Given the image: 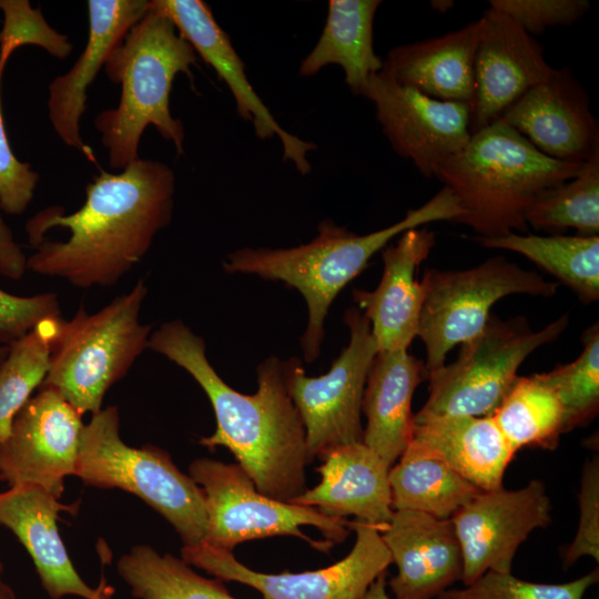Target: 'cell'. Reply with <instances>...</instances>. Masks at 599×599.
Listing matches in <instances>:
<instances>
[{"mask_svg": "<svg viewBox=\"0 0 599 599\" xmlns=\"http://www.w3.org/2000/svg\"><path fill=\"white\" fill-rule=\"evenodd\" d=\"M175 175L165 163L139 159L120 173L101 170L73 213L39 211L26 223L34 253L27 270L79 288L118 283L172 220Z\"/></svg>", "mask_w": 599, "mask_h": 599, "instance_id": "cell-1", "label": "cell"}, {"mask_svg": "<svg viewBox=\"0 0 599 599\" xmlns=\"http://www.w3.org/2000/svg\"><path fill=\"white\" fill-rule=\"evenodd\" d=\"M148 348L186 370L213 407L216 429L200 444L226 447L256 489L291 502L306 490L309 463L305 429L288 389V359L268 357L257 366V392L242 394L215 372L206 357L204 339L181 319L151 333Z\"/></svg>", "mask_w": 599, "mask_h": 599, "instance_id": "cell-2", "label": "cell"}, {"mask_svg": "<svg viewBox=\"0 0 599 599\" xmlns=\"http://www.w3.org/2000/svg\"><path fill=\"white\" fill-rule=\"evenodd\" d=\"M460 214L455 195L444 186L425 204L383 230L359 235L325 219L309 243L290 248L245 247L227 254L223 267L231 274L281 281L303 295L308 319L301 346L304 359L312 363L319 356L324 322L333 301L366 268L370 257L407 230L435 221L455 222Z\"/></svg>", "mask_w": 599, "mask_h": 599, "instance_id": "cell-3", "label": "cell"}, {"mask_svg": "<svg viewBox=\"0 0 599 599\" xmlns=\"http://www.w3.org/2000/svg\"><path fill=\"white\" fill-rule=\"evenodd\" d=\"M586 163L551 159L512 128L497 120L471 134L436 177L455 195V220L479 236L528 232L526 214L547 189L576 177Z\"/></svg>", "mask_w": 599, "mask_h": 599, "instance_id": "cell-4", "label": "cell"}, {"mask_svg": "<svg viewBox=\"0 0 599 599\" xmlns=\"http://www.w3.org/2000/svg\"><path fill=\"white\" fill-rule=\"evenodd\" d=\"M196 52L164 14L150 9L109 55L104 70L121 85L116 108L101 111L94 125L108 151L109 164L122 171L139 160L141 136L149 125L184 152V128L170 110L177 73L192 78Z\"/></svg>", "mask_w": 599, "mask_h": 599, "instance_id": "cell-5", "label": "cell"}, {"mask_svg": "<svg viewBox=\"0 0 599 599\" xmlns=\"http://www.w3.org/2000/svg\"><path fill=\"white\" fill-rule=\"evenodd\" d=\"M85 485L129 491L164 517L179 534L182 549L204 544L207 519L202 488L155 446H128L120 436L115 406L84 424L74 468Z\"/></svg>", "mask_w": 599, "mask_h": 599, "instance_id": "cell-6", "label": "cell"}, {"mask_svg": "<svg viewBox=\"0 0 599 599\" xmlns=\"http://www.w3.org/2000/svg\"><path fill=\"white\" fill-rule=\"evenodd\" d=\"M146 294L139 280L95 313L80 306L70 319L62 318L40 387L57 390L81 416L99 413L109 388L148 348L152 327L140 321Z\"/></svg>", "mask_w": 599, "mask_h": 599, "instance_id": "cell-7", "label": "cell"}, {"mask_svg": "<svg viewBox=\"0 0 599 599\" xmlns=\"http://www.w3.org/2000/svg\"><path fill=\"white\" fill-rule=\"evenodd\" d=\"M189 476L202 488L206 508L203 545L232 551L238 544L271 536H296L328 550L349 534L351 521L318 509L261 494L238 464L193 460Z\"/></svg>", "mask_w": 599, "mask_h": 599, "instance_id": "cell-8", "label": "cell"}, {"mask_svg": "<svg viewBox=\"0 0 599 599\" xmlns=\"http://www.w3.org/2000/svg\"><path fill=\"white\" fill-rule=\"evenodd\" d=\"M565 314L541 329L522 316L502 321L490 315L485 328L461 344L460 354L427 375L428 399L419 416H493L537 348L556 341L568 327Z\"/></svg>", "mask_w": 599, "mask_h": 599, "instance_id": "cell-9", "label": "cell"}, {"mask_svg": "<svg viewBox=\"0 0 599 599\" xmlns=\"http://www.w3.org/2000/svg\"><path fill=\"white\" fill-rule=\"evenodd\" d=\"M420 284L423 306L417 336L426 351V375L445 365L450 349L485 328L490 309L499 300L511 294L549 297L558 287L557 282L502 256L468 270H427Z\"/></svg>", "mask_w": 599, "mask_h": 599, "instance_id": "cell-10", "label": "cell"}, {"mask_svg": "<svg viewBox=\"0 0 599 599\" xmlns=\"http://www.w3.org/2000/svg\"><path fill=\"white\" fill-rule=\"evenodd\" d=\"M344 321L349 342L326 374L307 376L301 361L288 359L290 395L305 429L309 463L331 447L363 441V396L378 349L358 308H348Z\"/></svg>", "mask_w": 599, "mask_h": 599, "instance_id": "cell-11", "label": "cell"}, {"mask_svg": "<svg viewBox=\"0 0 599 599\" xmlns=\"http://www.w3.org/2000/svg\"><path fill=\"white\" fill-rule=\"evenodd\" d=\"M356 534L347 556L323 569L266 573L240 562L232 551L202 545L182 549V559L222 581H236L256 589L263 599H361L392 561L380 531L362 521H351Z\"/></svg>", "mask_w": 599, "mask_h": 599, "instance_id": "cell-12", "label": "cell"}, {"mask_svg": "<svg viewBox=\"0 0 599 599\" xmlns=\"http://www.w3.org/2000/svg\"><path fill=\"white\" fill-rule=\"evenodd\" d=\"M362 97L374 103L394 151L409 159L425 177L436 176L470 140L468 104L433 99L397 83L382 70L369 78Z\"/></svg>", "mask_w": 599, "mask_h": 599, "instance_id": "cell-13", "label": "cell"}, {"mask_svg": "<svg viewBox=\"0 0 599 599\" xmlns=\"http://www.w3.org/2000/svg\"><path fill=\"white\" fill-rule=\"evenodd\" d=\"M551 501L545 484L480 491L450 519L463 554L460 581L468 586L488 570L511 572L519 546L537 528L551 522Z\"/></svg>", "mask_w": 599, "mask_h": 599, "instance_id": "cell-14", "label": "cell"}, {"mask_svg": "<svg viewBox=\"0 0 599 599\" xmlns=\"http://www.w3.org/2000/svg\"><path fill=\"white\" fill-rule=\"evenodd\" d=\"M82 416L54 389L40 387L13 418L0 444V480L32 485L61 497L74 475Z\"/></svg>", "mask_w": 599, "mask_h": 599, "instance_id": "cell-15", "label": "cell"}, {"mask_svg": "<svg viewBox=\"0 0 599 599\" xmlns=\"http://www.w3.org/2000/svg\"><path fill=\"white\" fill-rule=\"evenodd\" d=\"M474 60L471 134L499 120L525 92L551 77L544 48L507 14L488 8L480 18Z\"/></svg>", "mask_w": 599, "mask_h": 599, "instance_id": "cell-16", "label": "cell"}, {"mask_svg": "<svg viewBox=\"0 0 599 599\" xmlns=\"http://www.w3.org/2000/svg\"><path fill=\"white\" fill-rule=\"evenodd\" d=\"M499 121L547 156L586 163L599 154V129L589 97L568 68L525 92Z\"/></svg>", "mask_w": 599, "mask_h": 599, "instance_id": "cell-17", "label": "cell"}, {"mask_svg": "<svg viewBox=\"0 0 599 599\" xmlns=\"http://www.w3.org/2000/svg\"><path fill=\"white\" fill-rule=\"evenodd\" d=\"M150 9L167 17L194 51L210 64L230 88L238 114L251 121L261 140L276 135L283 145L284 160L293 162L301 174L311 172L307 153L316 144L285 131L253 90L245 64L236 53L230 37L217 24L211 8L201 0H151Z\"/></svg>", "mask_w": 599, "mask_h": 599, "instance_id": "cell-18", "label": "cell"}, {"mask_svg": "<svg viewBox=\"0 0 599 599\" xmlns=\"http://www.w3.org/2000/svg\"><path fill=\"white\" fill-rule=\"evenodd\" d=\"M380 535L397 566L387 582L394 599H436L461 579L463 554L451 519L394 510Z\"/></svg>", "mask_w": 599, "mask_h": 599, "instance_id": "cell-19", "label": "cell"}, {"mask_svg": "<svg viewBox=\"0 0 599 599\" xmlns=\"http://www.w3.org/2000/svg\"><path fill=\"white\" fill-rule=\"evenodd\" d=\"M149 0H89V35L72 68L49 85L48 115L58 136L91 160L80 134L87 92L109 55L129 30L148 12Z\"/></svg>", "mask_w": 599, "mask_h": 599, "instance_id": "cell-20", "label": "cell"}, {"mask_svg": "<svg viewBox=\"0 0 599 599\" xmlns=\"http://www.w3.org/2000/svg\"><path fill=\"white\" fill-rule=\"evenodd\" d=\"M435 245V233L410 229L397 244L383 250L384 270L374 291L354 290L353 297L368 319L378 352L408 349L417 336L423 306L418 267Z\"/></svg>", "mask_w": 599, "mask_h": 599, "instance_id": "cell-21", "label": "cell"}, {"mask_svg": "<svg viewBox=\"0 0 599 599\" xmlns=\"http://www.w3.org/2000/svg\"><path fill=\"white\" fill-rule=\"evenodd\" d=\"M318 458L323 461L317 468L319 484L291 502L331 517L353 516L382 531L394 514L390 466L363 441L331 447Z\"/></svg>", "mask_w": 599, "mask_h": 599, "instance_id": "cell-22", "label": "cell"}, {"mask_svg": "<svg viewBox=\"0 0 599 599\" xmlns=\"http://www.w3.org/2000/svg\"><path fill=\"white\" fill-rule=\"evenodd\" d=\"M59 498L32 485L11 486L0 493V524L9 528L31 556L40 582L52 599L75 596L97 599L100 585L91 588L73 567L60 537L57 519L70 510Z\"/></svg>", "mask_w": 599, "mask_h": 599, "instance_id": "cell-23", "label": "cell"}, {"mask_svg": "<svg viewBox=\"0 0 599 599\" xmlns=\"http://www.w3.org/2000/svg\"><path fill=\"white\" fill-rule=\"evenodd\" d=\"M405 450L437 458L483 491L502 486L516 451L491 416L414 415Z\"/></svg>", "mask_w": 599, "mask_h": 599, "instance_id": "cell-24", "label": "cell"}, {"mask_svg": "<svg viewBox=\"0 0 599 599\" xmlns=\"http://www.w3.org/2000/svg\"><path fill=\"white\" fill-rule=\"evenodd\" d=\"M480 27L479 19L440 37L395 47L383 60L382 71L433 99L471 106Z\"/></svg>", "mask_w": 599, "mask_h": 599, "instance_id": "cell-25", "label": "cell"}, {"mask_svg": "<svg viewBox=\"0 0 599 599\" xmlns=\"http://www.w3.org/2000/svg\"><path fill=\"white\" fill-rule=\"evenodd\" d=\"M427 378L424 361L407 349L377 352L369 369L362 413L366 416L363 443L390 467L406 449L414 425L412 399Z\"/></svg>", "mask_w": 599, "mask_h": 599, "instance_id": "cell-26", "label": "cell"}, {"mask_svg": "<svg viewBox=\"0 0 599 599\" xmlns=\"http://www.w3.org/2000/svg\"><path fill=\"white\" fill-rule=\"evenodd\" d=\"M379 0H331L322 35L300 65L302 77H312L328 64L339 65L345 82L362 95L369 78L383 68L374 51V18Z\"/></svg>", "mask_w": 599, "mask_h": 599, "instance_id": "cell-27", "label": "cell"}, {"mask_svg": "<svg viewBox=\"0 0 599 599\" xmlns=\"http://www.w3.org/2000/svg\"><path fill=\"white\" fill-rule=\"evenodd\" d=\"M488 248L512 251L568 286L585 304L599 300V236L518 234L478 236Z\"/></svg>", "mask_w": 599, "mask_h": 599, "instance_id": "cell-28", "label": "cell"}, {"mask_svg": "<svg viewBox=\"0 0 599 599\" xmlns=\"http://www.w3.org/2000/svg\"><path fill=\"white\" fill-rule=\"evenodd\" d=\"M394 510L450 519L480 491L441 460L404 450L389 469Z\"/></svg>", "mask_w": 599, "mask_h": 599, "instance_id": "cell-29", "label": "cell"}, {"mask_svg": "<svg viewBox=\"0 0 599 599\" xmlns=\"http://www.w3.org/2000/svg\"><path fill=\"white\" fill-rule=\"evenodd\" d=\"M116 570L138 599H236L222 580L202 577L183 559L146 545L123 555Z\"/></svg>", "mask_w": 599, "mask_h": 599, "instance_id": "cell-30", "label": "cell"}, {"mask_svg": "<svg viewBox=\"0 0 599 599\" xmlns=\"http://www.w3.org/2000/svg\"><path fill=\"white\" fill-rule=\"evenodd\" d=\"M491 417L516 453L522 447L552 450L564 434L562 406L538 374L518 376Z\"/></svg>", "mask_w": 599, "mask_h": 599, "instance_id": "cell-31", "label": "cell"}, {"mask_svg": "<svg viewBox=\"0 0 599 599\" xmlns=\"http://www.w3.org/2000/svg\"><path fill=\"white\" fill-rule=\"evenodd\" d=\"M61 321V316L40 321L9 345L7 356L0 363V444L8 438L18 412L49 373Z\"/></svg>", "mask_w": 599, "mask_h": 599, "instance_id": "cell-32", "label": "cell"}, {"mask_svg": "<svg viewBox=\"0 0 599 599\" xmlns=\"http://www.w3.org/2000/svg\"><path fill=\"white\" fill-rule=\"evenodd\" d=\"M536 230L575 229L579 235L599 232V154L573 179L544 191L526 214Z\"/></svg>", "mask_w": 599, "mask_h": 599, "instance_id": "cell-33", "label": "cell"}, {"mask_svg": "<svg viewBox=\"0 0 599 599\" xmlns=\"http://www.w3.org/2000/svg\"><path fill=\"white\" fill-rule=\"evenodd\" d=\"M583 348L571 363L538 374L556 393L564 410V434L586 425L599 409V326L582 334Z\"/></svg>", "mask_w": 599, "mask_h": 599, "instance_id": "cell-34", "label": "cell"}, {"mask_svg": "<svg viewBox=\"0 0 599 599\" xmlns=\"http://www.w3.org/2000/svg\"><path fill=\"white\" fill-rule=\"evenodd\" d=\"M598 580V568L565 583L527 581L511 572L488 570L470 585L449 588L436 599H582Z\"/></svg>", "mask_w": 599, "mask_h": 599, "instance_id": "cell-35", "label": "cell"}, {"mask_svg": "<svg viewBox=\"0 0 599 599\" xmlns=\"http://www.w3.org/2000/svg\"><path fill=\"white\" fill-rule=\"evenodd\" d=\"M3 24L0 30V75L18 48L34 44L58 59L67 58L72 43L65 34L51 28L41 9H33L28 0H0Z\"/></svg>", "mask_w": 599, "mask_h": 599, "instance_id": "cell-36", "label": "cell"}, {"mask_svg": "<svg viewBox=\"0 0 599 599\" xmlns=\"http://www.w3.org/2000/svg\"><path fill=\"white\" fill-rule=\"evenodd\" d=\"M488 3L532 37L549 27L570 26L590 9L587 0H490Z\"/></svg>", "mask_w": 599, "mask_h": 599, "instance_id": "cell-37", "label": "cell"}, {"mask_svg": "<svg viewBox=\"0 0 599 599\" xmlns=\"http://www.w3.org/2000/svg\"><path fill=\"white\" fill-rule=\"evenodd\" d=\"M579 522L577 532L564 557L569 568L581 557L599 561V458L595 455L585 461L578 493Z\"/></svg>", "mask_w": 599, "mask_h": 599, "instance_id": "cell-38", "label": "cell"}, {"mask_svg": "<svg viewBox=\"0 0 599 599\" xmlns=\"http://www.w3.org/2000/svg\"><path fill=\"white\" fill-rule=\"evenodd\" d=\"M0 75V210L10 215L26 212L32 202L40 175L14 155L8 140L1 109Z\"/></svg>", "mask_w": 599, "mask_h": 599, "instance_id": "cell-39", "label": "cell"}, {"mask_svg": "<svg viewBox=\"0 0 599 599\" xmlns=\"http://www.w3.org/2000/svg\"><path fill=\"white\" fill-rule=\"evenodd\" d=\"M57 316L61 308L54 293L20 296L0 287V346L11 345L40 321Z\"/></svg>", "mask_w": 599, "mask_h": 599, "instance_id": "cell-40", "label": "cell"}, {"mask_svg": "<svg viewBox=\"0 0 599 599\" xmlns=\"http://www.w3.org/2000/svg\"><path fill=\"white\" fill-rule=\"evenodd\" d=\"M27 258L0 213V275L13 281L20 280L27 271Z\"/></svg>", "mask_w": 599, "mask_h": 599, "instance_id": "cell-41", "label": "cell"}, {"mask_svg": "<svg viewBox=\"0 0 599 599\" xmlns=\"http://www.w3.org/2000/svg\"><path fill=\"white\" fill-rule=\"evenodd\" d=\"M361 599H394L387 593L386 571L378 576Z\"/></svg>", "mask_w": 599, "mask_h": 599, "instance_id": "cell-42", "label": "cell"}, {"mask_svg": "<svg viewBox=\"0 0 599 599\" xmlns=\"http://www.w3.org/2000/svg\"><path fill=\"white\" fill-rule=\"evenodd\" d=\"M0 599H17L13 589L2 579L0 572Z\"/></svg>", "mask_w": 599, "mask_h": 599, "instance_id": "cell-43", "label": "cell"}, {"mask_svg": "<svg viewBox=\"0 0 599 599\" xmlns=\"http://www.w3.org/2000/svg\"><path fill=\"white\" fill-rule=\"evenodd\" d=\"M454 6V1H446V0H440V1H432V7L437 10L438 12L440 13H444L446 12L448 9H450L451 7Z\"/></svg>", "mask_w": 599, "mask_h": 599, "instance_id": "cell-44", "label": "cell"}, {"mask_svg": "<svg viewBox=\"0 0 599 599\" xmlns=\"http://www.w3.org/2000/svg\"><path fill=\"white\" fill-rule=\"evenodd\" d=\"M112 593H113V589L106 585L105 579L103 577L102 589H101L100 596L97 599H111Z\"/></svg>", "mask_w": 599, "mask_h": 599, "instance_id": "cell-45", "label": "cell"}, {"mask_svg": "<svg viewBox=\"0 0 599 599\" xmlns=\"http://www.w3.org/2000/svg\"><path fill=\"white\" fill-rule=\"evenodd\" d=\"M8 349H9V346H0V363L7 356Z\"/></svg>", "mask_w": 599, "mask_h": 599, "instance_id": "cell-46", "label": "cell"}, {"mask_svg": "<svg viewBox=\"0 0 599 599\" xmlns=\"http://www.w3.org/2000/svg\"><path fill=\"white\" fill-rule=\"evenodd\" d=\"M2 571H3V567H2V565L0 562V572L2 573Z\"/></svg>", "mask_w": 599, "mask_h": 599, "instance_id": "cell-47", "label": "cell"}]
</instances>
